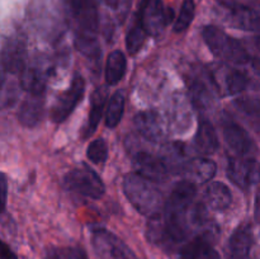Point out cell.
I'll use <instances>...</instances> for the list:
<instances>
[{
  "instance_id": "cell-1",
  "label": "cell",
  "mask_w": 260,
  "mask_h": 259,
  "mask_svg": "<svg viewBox=\"0 0 260 259\" xmlns=\"http://www.w3.org/2000/svg\"><path fill=\"white\" fill-rule=\"evenodd\" d=\"M196 197V185L182 180L173 188L164 206V213L150 218L146 236L151 244L167 251L187 240L189 235V211Z\"/></svg>"
},
{
  "instance_id": "cell-2",
  "label": "cell",
  "mask_w": 260,
  "mask_h": 259,
  "mask_svg": "<svg viewBox=\"0 0 260 259\" xmlns=\"http://www.w3.org/2000/svg\"><path fill=\"white\" fill-rule=\"evenodd\" d=\"M123 192L127 200L141 215L155 217L161 215L162 197L151 182L137 173H129L124 177Z\"/></svg>"
},
{
  "instance_id": "cell-3",
  "label": "cell",
  "mask_w": 260,
  "mask_h": 259,
  "mask_svg": "<svg viewBox=\"0 0 260 259\" xmlns=\"http://www.w3.org/2000/svg\"><path fill=\"white\" fill-rule=\"evenodd\" d=\"M202 38L211 52L225 62L245 66L250 61L251 56L245 47L216 25H206L202 29Z\"/></svg>"
},
{
  "instance_id": "cell-4",
  "label": "cell",
  "mask_w": 260,
  "mask_h": 259,
  "mask_svg": "<svg viewBox=\"0 0 260 259\" xmlns=\"http://www.w3.org/2000/svg\"><path fill=\"white\" fill-rule=\"evenodd\" d=\"M63 182L70 190L93 200H99L106 192V187L101 177L88 167L70 170L66 174Z\"/></svg>"
},
{
  "instance_id": "cell-5",
  "label": "cell",
  "mask_w": 260,
  "mask_h": 259,
  "mask_svg": "<svg viewBox=\"0 0 260 259\" xmlns=\"http://www.w3.org/2000/svg\"><path fill=\"white\" fill-rule=\"evenodd\" d=\"M91 244L101 259H139L124 241L106 229L93 230Z\"/></svg>"
},
{
  "instance_id": "cell-6",
  "label": "cell",
  "mask_w": 260,
  "mask_h": 259,
  "mask_svg": "<svg viewBox=\"0 0 260 259\" xmlns=\"http://www.w3.org/2000/svg\"><path fill=\"white\" fill-rule=\"evenodd\" d=\"M84 91H85L84 78L79 74H75L69 89L62 91L58 95L56 103L53 104L52 111H51V119L55 123H61V122L65 121L81 102Z\"/></svg>"
},
{
  "instance_id": "cell-7",
  "label": "cell",
  "mask_w": 260,
  "mask_h": 259,
  "mask_svg": "<svg viewBox=\"0 0 260 259\" xmlns=\"http://www.w3.org/2000/svg\"><path fill=\"white\" fill-rule=\"evenodd\" d=\"M228 175L234 184L248 190L260 182V164L250 156L234 157L229 161Z\"/></svg>"
},
{
  "instance_id": "cell-8",
  "label": "cell",
  "mask_w": 260,
  "mask_h": 259,
  "mask_svg": "<svg viewBox=\"0 0 260 259\" xmlns=\"http://www.w3.org/2000/svg\"><path fill=\"white\" fill-rule=\"evenodd\" d=\"M221 128L225 141L239 156H250L255 151V144L251 140L250 135L244 130L236 121H234L229 114L223 113L220 119Z\"/></svg>"
},
{
  "instance_id": "cell-9",
  "label": "cell",
  "mask_w": 260,
  "mask_h": 259,
  "mask_svg": "<svg viewBox=\"0 0 260 259\" xmlns=\"http://www.w3.org/2000/svg\"><path fill=\"white\" fill-rule=\"evenodd\" d=\"M172 17L165 13L161 0H142L139 12V22L146 30V33L152 37H159L164 30L168 20Z\"/></svg>"
},
{
  "instance_id": "cell-10",
  "label": "cell",
  "mask_w": 260,
  "mask_h": 259,
  "mask_svg": "<svg viewBox=\"0 0 260 259\" xmlns=\"http://www.w3.org/2000/svg\"><path fill=\"white\" fill-rule=\"evenodd\" d=\"M212 81L222 95H235L250 86L245 70L229 68H218L213 71Z\"/></svg>"
},
{
  "instance_id": "cell-11",
  "label": "cell",
  "mask_w": 260,
  "mask_h": 259,
  "mask_svg": "<svg viewBox=\"0 0 260 259\" xmlns=\"http://www.w3.org/2000/svg\"><path fill=\"white\" fill-rule=\"evenodd\" d=\"M71 15L78 25L79 33L95 36L99 27V15L95 0H69Z\"/></svg>"
},
{
  "instance_id": "cell-12",
  "label": "cell",
  "mask_w": 260,
  "mask_h": 259,
  "mask_svg": "<svg viewBox=\"0 0 260 259\" xmlns=\"http://www.w3.org/2000/svg\"><path fill=\"white\" fill-rule=\"evenodd\" d=\"M134 167L137 174L146 178L150 182H164L169 174V170L162 160L146 151H139L135 154Z\"/></svg>"
},
{
  "instance_id": "cell-13",
  "label": "cell",
  "mask_w": 260,
  "mask_h": 259,
  "mask_svg": "<svg viewBox=\"0 0 260 259\" xmlns=\"http://www.w3.org/2000/svg\"><path fill=\"white\" fill-rule=\"evenodd\" d=\"M3 69L8 73L18 74L23 73L25 69V43L22 38L12 37L8 38L3 47Z\"/></svg>"
},
{
  "instance_id": "cell-14",
  "label": "cell",
  "mask_w": 260,
  "mask_h": 259,
  "mask_svg": "<svg viewBox=\"0 0 260 259\" xmlns=\"http://www.w3.org/2000/svg\"><path fill=\"white\" fill-rule=\"evenodd\" d=\"M135 128L147 141L160 142L165 136L164 122L157 112H140L134 119Z\"/></svg>"
},
{
  "instance_id": "cell-15",
  "label": "cell",
  "mask_w": 260,
  "mask_h": 259,
  "mask_svg": "<svg viewBox=\"0 0 260 259\" xmlns=\"http://www.w3.org/2000/svg\"><path fill=\"white\" fill-rule=\"evenodd\" d=\"M216 240V231L208 229L201 235L196 236L193 240L188 241L179 251L178 259H201L208 250L212 249V244Z\"/></svg>"
},
{
  "instance_id": "cell-16",
  "label": "cell",
  "mask_w": 260,
  "mask_h": 259,
  "mask_svg": "<svg viewBox=\"0 0 260 259\" xmlns=\"http://www.w3.org/2000/svg\"><path fill=\"white\" fill-rule=\"evenodd\" d=\"M216 169L217 167L215 161L202 156L188 160L182 174H184L190 182L206 183L215 177Z\"/></svg>"
},
{
  "instance_id": "cell-17",
  "label": "cell",
  "mask_w": 260,
  "mask_h": 259,
  "mask_svg": "<svg viewBox=\"0 0 260 259\" xmlns=\"http://www.w3.org/2000/svg\"><path fill=\"white\" fill-rule=\"evenodd\" d=\"M229 22L238 29L248 32H260V14L254 9L244 5H236L230 9Z\"/></svg>"
},
{
  "instance_id": "cell-18",
  "label": "cell",
  "mask_w": 260,
  "mask_h": 259,
  "mask_svg": "<svg viewBox=\"0 0 260 259\" xmlns=\"http://www.w3.org/2000/svg\"><path fill=\"white\" fill-rule=\"evenodd\" d=\"M43 99L41 95H32L30 94L27 99H24L20 104L19 112H18V119L24 127H36L43 117Z\"/></svg>"
},
{
  "instance_id": "cell-19",
  "label": "cell",
  "mask_w": 260,
  "mask_h": 259,
  "mask_svg": "<svg viewBox=\"0 0 260 259\" xmlns=\"http://www.w3.org/2000/svg\"><path fill=\"white\" fill-rule=\"evenodd\" d=\"M194 149L201 155H211L218 149L216 130L207 119H201L194 136Z\"/></svg>"
},
{
  "instance_id": "cell-20",
  "label": "cell",
  "mask_w": 260,
  "mask_h": 259,
  "mask_svg": "<svg viewBox=\"0 0 260 259\" xmlns=\"http://www.w3.org/2000/svg\"><path fill=\"white\" fill-rule=\"evenodd\" d=\"M107 102V90L103 88H98L93 91L90 96V112L88 117V124L84 131L83 139H88L95 132L102 116H103L104 107Z\"/></svg>"
},
{
  "instance_id": "cell-21",
  "label": "cell",
  "mask_w": 260,
  "mask_h": 259,
  "mask_svg": "<svg viewBox=\"0 0 260 259\" xmlns=\"http://www.w3.org/2000/svg\"><path fill=\"white\" fill-rule=\"evenodd\" d=\"M47 84V74L40 66L25 68L20 74V86L32 95H41Z\"/></svg>"
},
{
  "instance_id": "cell-22",
  "label": "cell",
  "mask_w": 260,
  "mask_h": 259,
  "mask_svg": "<svg viewBox=\"0 0 260 259\" xmlns=\"http://www.w3.org/2000/svg\"><path fill=\"white\" fill-rule=\"evenodd\" d=\"M205 198L207 205L215 211H225L233 201V196L229 187L221 182L211 183L206 188Z\"/></svg>"
},
{
  "instance_id": "cell-23",
  "label": "cell",
  "mask_w": 260,
  "mask_h": 259,
  "mask_svg": "<svg viewBox=\"0 0 260 259\" xmlns=\"http://www.w3.org/2000/svg\"><path fill=\"white\" fill-rule=\"evenodd\" d=\"M231 256H249L250 249L253 246V234L248 225H241L236 229L231 235L230 241Z\"/></svg>"
},
{
  "instance_id": "cell-24",
  "label": "cell",
  "mask_w": 260,
  "mask_h": 259,
  "mask_svg": "<svg viewBox=\"0 0 260 259\" xmlns=\"http://www.w3.org/2000/svg\"><path fill=\"white\" fill-rule=\"evenodd\" d=\"M160 159L162 160V163H164L169 172L178 173V174H182L183 169H184L185 164L188 161L185 159L184 146L180 142L169 144L168 146H165Z\"/></svg>"
},
{
  "instance_id": "cell-25",
  "label": "cell",
  "mask_w": 260,
  "mask_h": 259,
  "mask_svg": "<svg viewBox=\"0 0 260 259\" xmlns=\"http://www.w3.org/2000/svg\"><path fill=\"white\" fill-rule=\"evenodd\" d=\"M127 60L123 52L119 50L109 53L106 62V81L108 85H116L126 74Z\"/></svg>"
},
{
  "instance_id": "cell-26",
  "label": "cell",
  "mask_w": 260,
  "mask_h": 259,
  "mask_svg": "<svg viewBox=\"0 0 260 259\" xmlns=\"http://www.w3.org/2000/svg\"><path fill=\"white\" fill-rule=\"evenodd\" d=\"M75 47L79 52H81L90 60H98L102 56L101 45L95 36L78 33L75 37Z\"/></svg>"
},
{
  "instance_id": "cell-27",
  "label": "cell",
  "mask_w": 260,
  "mask_h": 259,
  "mask_svg": "<svg viewBox=\"0 0 260 259\" xmlns=\"http://www.w3.org/2000/svg\"><path fill=\"white\" fill-rule=\"evenodd\" d=\"M124 111V96L123 94L117 91L109 99L108 107L106 112V126L114 128L121 122Z\"/></svg>"
},
{
  "instance_id": "cell-28",
  "label": "cell",
  "mask_w": 260,
  "mask_h": 259,
  "mask_svg": "<svg viewBox=\"0 0 260 259\" xmlns=\"http://www.w3.org/2000/svg\"><path fill=\"white\" fill-rule=\"evenodd\" d=\"M43 259H89V256L80 246H51Z\"/></svg>"
},
{
  "instance_id": "cell-29",
  "label": "cell",
  "mask_w": 260,
  "mask_h": 259,
  "mask_svg": "<svg viewBox=\"0 0 260 259\" xmlns=\"http://www.w3.org/2000/svg\"><path fill=\"white\" fill-rule=\"evenodd\" d=\"M146 30L141 25V23L137 20L136 24L128 30L126 37V47L129 55H136L140 50L142 48L145 43V38H146Z\"/></svg>"
},
{
  "instance_id": "cell-30",
  "label": "cell",
  "mask_w": 260,
  "mask_h": 259,
  "mask_svg": "<svg viewBox=\"0 0 260 259\" xmlns=\"http://www.w3.org/2000/svg\"><path fill=\"white\" fill-rule=\"evenodd\" d=\"M189 95L192 99V104L198 109H206L212 102L210 91L200 81H193L189 86Z\"/></svg>"
},
{
  "instance_id": "cell-31",
  "label": "cell",
  "mask_w": 260,
  "mask_h": 259,
  "mask_svg": "<svg viewBox=\"0 0 260 259\" xmlns=\"http://www.w3.org/2000/svg\"><path fill=\"white\" fill-rule=\"evenodd\" d=\"M194 10L196 5L193 0H184V2H183L179 15H178L177 20H175L174 32H184V30L189 27L193 18H194Z\"/></svg>"
},
{
  "instance_id": "cell-32",
  "label": "cell",
  "mask_w": 260,
  "mask_h": 259,
  "mask_svg": "<svg viewBox=\"0 0 260 259\" xmlns=\"http://www.w3.org/2000/svg\"><path fill=\"white\" fill-rule=\"evenodd\" d=\"M235 106L239 111L245 114L248 118L255 122H260V99L251 98V96H244L235 101Z\"/></svg>"
},
{
  "instance_id": "cell-33",
  "label": "cell",
  "mask_w": 260,
  "mask_h": 259,
  "mask_svg": "<svg viewBox=\"0 0 260 259\" xmlns=\"http://www.w3.org/2000/svg\"><path fill=\"white\" fill-rule=\"evenodd\" d=\"M86 156L94 164H103L108 157V146L103 139H95L89 144Z\"/></svg>"
},
{
  "instance_id": "cell-34",
  "label": "cell",
  "mask_w": 260,
  "mask_h": 259,
  "mask_svg": "<svg viewBox=\"0 0 260 259\" xmlns=\"http://www.w3.org/2000/svg\"><path fill=\"white\" fill-rule=\"evenodd\" d=\"M0 258L2 259H18L17 254L10 249V246L7 243L3 241L2 243V254H0Z\"/></svg>"
},
{
  "instance_id": "cell-35",
  "label": "cell",
  "mask_w": 260,
  "mask_h": 259,
  "mask_svg": "<svg viewBox=\"0 0 260 259\" xmlns=\"http://www.w3.org/2000/svg\"><path fill=\"white\" fill-rule=\"evenodd\" d=\"M7 193H8V183L5 174H2V205L3 211L5 210V205H7Z\"/></svg>"
},
{
  "instance_id": "cell-36",
  "label": "cell",
  "mask_w": 260,
  "mask_h": 259,
  "mask_svg": "<svg viewBox=\"0 0 260 259\" xmlns=\"http://www.w3.org/2000/svg\"><path fill=\"white\" fill-rule=\"evenodd\" d=\"M255 212H254V217H255V221L260 223V188L256 193V200H255Z\"/></svg>"
},
{
  "instance_id": "cell-37",
  "label": "cell",
  "mask_w": 260,
  "mask_h": 259,
  "mask_svg": "<svg viewBox=\"0 0 260 259\" xmlns=\"http://www.w3.org/2000/svg\"><path fill=\"white\" fill-rule=\"evenodd\" d=\"M216 2L220 5H222V7L228 8V9H233L236 5H239L238 0H216Z\"/></svg>"
},
{
  "instance_id": "cell-38",
  "label": "cell",
  "mask_w": 260,
  "mask_h": 259,
  "mask_svg": "<svg viewBox=\"0 0 260 259\" xmlns=\"http://www.w3.org/2000/svg\"><path fill=\"white\" fill-rule=\"evenodd\" d=\"M201 259H221V258H220V254H218L217 251L212 248L211 250H208L207 253H206Z\"/></svg>"
},
{
  "instance_id": "cell-39",
  "label": "cell",
  "mask_w": 260,
  "mask_h": 259,
  "mask_svg": "<svg viewBox=\"0 0 260 259\" xmlns=\"http://www.w3.org/2000/svg\"><path fill=\"white\" fill-rule=\"evenodd\" d=\"M106 4L111 8H117L118 7V0H104Z\"/></svg>"
},
{
  "instance_id": "cell-40",
  "label": "cell",
  "mask_w": 260,
  "mask_h": 259,
  "mask_svg": "<svg viewBox=\"0 0 260 259\" xmlns=\"http://www.w3.org/2000/svg\"><path fill=\"white\" fill-rule=\"evenodd\" d=\"M255 46H256V48H258L259 52H260V36L255 37Z\"/></svg>"
},
{
  "instance_id": "cell-41",
  "label": "cell",
  "mask_w": 260,
  "mask_h": 259,
  "mask_svg": "<svg viewBox=\"0 0 260 259\" xmlns=\"http://www.w3.org/2000/svg\"><path fill=\"white\" fill-rule=\"evenodd\" d=\"M68 2L69 0H63V3H65V4H68Z\"/></svg>"
}]
</instances>
